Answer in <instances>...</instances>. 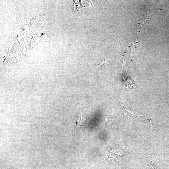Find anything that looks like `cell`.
<instances>
[{
	"instance_id": "1",
	"label": "cell",
	"mask_w": 169,
	"mask_h": 169,
	"mask_svg": "<svg viewBox=\"0 0 169 169\" xmlns=\"http://www.w3.org/2000/svg\"><path fill=\"white\" fill-rule=\"evenodd\" d=\"M155 155L154 153H151L148 156L145 169H160Z\"/></svg>"
},
{
	"instance_id": "2",
	"label": "cell",
	"mask_w": 169,
	"mask_h": 169,
	"mask_svg": "<svg viewBox=\"0 0 169 169\" xmlns=\"http://www.w3.org/2000/svg\"><path fill=\"white\" fill-rule=\"evenodd\" d=\"M122 77L125 85L132 92L135 93L140 90V87L130 77L124 75Z\"/></svg>"
},
{
	"instance_id": "3",
	"label": "cell",
	"mask_w": 169,
	"mask_h": 169,
	"mask_svg": "<svg viewBox=\"0 0 169 169\" xmlns=\"http://www.w3.org/2000/svg\"><path fill=\"white\" fill-rule=\"evenodd\" d=\"M82 114V113L81 111L78 114L77 117V125H79V126L82 124L84 120Z\"/></svg>"
},
{
	"instance_id": "4",
	"label": "cell",
	"mask_w": 169,
	"mask_h": 169,
	"mask_svg": "<svg viewBox=\"0 0 169 169\" xmlns=\"http://www.w3.org/2000/svg\"><path fill=\"white\" fill-rule=\"evenodd\" d=\"M98 64L104 65L105 66L107 65L108 64V63L107 60H104L103 61H101L100 62H99Z\"/></svg>"
},
{
	"instance_id": "5",
	"label": "cell",
	"mask_w": 169,
	"mask_h": 169,
	"mask_svg": "<svg viewBox=\"0 0 169 169\" xmlns=\"http://www.w3.org/2000/svg\"></svg>"
}]
</instances>
